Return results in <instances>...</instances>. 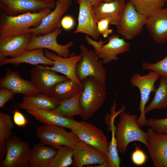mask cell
Listing matches in <instances>:
<instances>
[{
    "mask_svg": "<svg viewBox=\"0 0 167 167\" xmlns=\"http://www.w3.org/2000/svg\"><path fill=\"white\" fill-rule=\"evenodd\" d=\"M56 1V0H55Z\"/></svg>",
    "mask_w": 167,
    "mask_h": 167,
    "instance_id": "f6af8a7d",
    "label": "cell"
},
{
    "mask_svg": "<svg viewBox=\"0 0 167 167\" xmlns=\"http://www.w3.org/2000/svg\"><path fill=\"white\" fill-rule=\"evenodd\" d=\"M14 122L10 114L0 112V161L4 158L6 153V143L12 137Z\"/></svg>",
    "mask_w": 167,
    "mask_h": 167,
    "instance_id": "f1b7e54d",
    "label": "cell"
},
{
    "mask_svg": "<svg viewBox=\"0 0 167 167\" xmlns=\"http://www.w3.org/2000/svg\"><path fill=\"white\" fill-rule=\"evenodd\" d=\"M147 126L154 131L167 135V118L146 119Z\"/></svg>",
    "mask_w": 167,
    "mask_h": 167,
    "instance_id": "e575fe53",
    "label": "cell"
},
{
    "mask_svg": "<svg viewBox=\"0 0 167 167\" xmlns=\"http://www.w3.org/2000/svg\"><path fill=\"white\" fill-rule=\"evenodd\" d=\"M135 149L131 155V159L135 165L140 166L144 164L147 160V156L145 152L135 143Z\"/></svg>",
    "mask_w": 167,
    "mask_h": 167,
    "instance_id": "d590c367",
    "label": "cell"
},
{
    "mask_svg": "<svg viewBox=\"0 0 167 167\" xmlns=\"http://www.w3.org/2000/svg\"><path fill=\"white\" fill-rule=\"evenodd\" d=\"M52 9H46L38 12H28L15 16L1 13L0 15V38L17 36L31 31L36 27Z\"/></svg>",
    "mask_w": 167,
    "mask_h": 167,
    "instance_id": "6da1fadb",
    "label": "cell"
},
{
    "mask_svg": "<svg viewBox=\"0 0 167 167\" xmlns=\"http://www.w3.org/2000/svg\"><path fill=\"white\" fill-rule=\"evenodd\" d=\"M81 82L83 89L80 101L83 113L80 117L84 120H87L103 106L107 94V87L105 84L93 77L86 78Z\"/></svg>",
    "mask_w": 167,
    "mask_h": 167,
    "instance_id": "3957f363",
    "label": "cell"
},
{
    "mask_svg": "<svg viewBox=\"0 0 167 167\" xmlns=\"http://www.w3.org/2000/svg\"><path fill=\"white\" fill-rule=\"evenodd\" d=\"M73 148L63 146L58 149V152L49 167H67L71 165L73 162Z\"/></svg>",
    "mask_w": 167,
    "mask_h": 167,
    "instance_id": "d6a6232c",
    "label": "cell"
},
{
    "mask_svg": "<svg viewBox=\"0 0 167 167\" xmlns=\"http://www.w3.org/2000/svg\"><path fill=\"white\" fill-rule=\"evenodd\" d=\"M113 0H90L91 5L92 6L102 2H109Z\"/></svg>",
    "mask_w": 167,
    "mask_h": 167,
    "instance_id": "b9f144b4",
    "label": "cell"
},
{
    "mask_svg": "<svg viewBox=\"0 0 167 167\" xmlns=\"http://www.w3.org/2000/svg\"><path fill=\"white\" fill-rule=\"evenodd\" d=\"M27 112L36 120L45 125L62 127L72 130L78 124V122L73 118L64 117L50 111L36 109Z\"/></svg>",
    "mask_w": 167,
    "mask_h": 167,
    "instance_id": "cb8c5ba5",
    "label": "cell"
},
{
    "mask_svg": "<svg viewBox=\"0 0 167 167\" xmlns=\"http://www.w3.org/2000/svg\"><path fill=\"white\" fill-rule=\"evenodd\" d=\"M77 2L79 5L78 24L74 33L85 34L97 39L100 35L90 0H77Z\"/></svg>",
    "mask_w": 167,
    "mask_h": 167,
    "instance_id": "e0dca14e",
    "label": "cell"
},
{
    "mask_svg": "<svg viewBox=\"0 0 167 167\" xmlns=\"http://www.w3.org/2000/svg\"><path fill=\"white\" fill-rule=\"evenodd\" d=\"M161 76L156 72L150 71L145 75L136 73L131 78V84L133 86L137 87L140 93V100L138 109L140 113L137 119V123L140 128L147 126L145 108L149 101L151 93L155 92L156 89L155 83Z\"/></svg>",
    "mask_w": 167,
    "mask_h": 167,
    "instance_id": "8992f818",
    "label": "cell"
},
{
    "mask_svg": "<svg viewBox=\"0 0 167 167\" xmlns=\"http://www.w3.org/2000/svg\"><path fill=\"white\" fill-rule=\"evenodd\" d=\"M166 1H167V0H166Z\"/></svg>",
    "mask_w": 167,
    "mask_h": 167,
    "instance_id": "bcb514c9",
    "label": "cell"
},
{
    "mask_svg": "<svg viewBox=\"0 0 167 167\" xmlns=\"http://www.w3.org/2000/svg\"><path fill=\"white\" fill-rule=\"evenodd\" d=\"M66 0H56V1H60V2H63V1H66Z\"/></svg>",
    "mask_w": 167,
    "mask_h": 167,
    "instance_id": "7bdbcfd3",
    "label": "cell"
},
{
    "mask_svg": "<svg viewBox=\"0 0 167 167\" xmlns=\"http://www.w3.org/2000/svg\"><path fill=\"white\" fill-rule=\"evenodd\" d=\"M16 93L13 91L6 88H0V108H2L6 103L12 99Z\"/></svg>",
    "mask_w": 167,
    "mask_h": 167,
    "instance_id": "74e56055",
    "label": "cell"
},
{
    "mask_svg": "<svg viewBox=\"0 0 167 167\" xmlns=\"http://www.w3.org/2000/svg\"><path fill=\"white\" fill-rule=\"evenodd\" d=\"M79 49L82 58L76 67V73L79 79L81 81L86 78L92 76L105 84L106 71L102 60H99L94 50L89 49L84 45L80 44Z\"/></svg>",
    "mask_w": 167,
    "mask_h": 167,
    "instance_id": "277c9868",
    "label": "cell"
},
{
    "mask_svg": "<svg viewBox=\"0 0 167 167\" xmlns=\"http://www.w3.org/2000/svg\"><path fill=\"white\" fill-rule=\"evenodd\" d=\"M143 70L154 71L161 76L167 77V55L162 60L154 63L143 62L141 64Z\"/></svg>",
    "mask_w": 167,
    "mask_h": 167,
    "instance_id": "836d02e7",
    "label": "cell"
},
{
    "mask_svg": "<svg viewBox=\"0 0 167 167\" xmlns=\"http://www.w3.org/2000/svg\"><path fill=\"white\" fill-rule=\"evenodd\" d=\"M140 14L147 17L163 8L166 0H128Z\"/></svg>",
    "mask_w": 167,
    "mask_h": 167,
    "instance_id": "4dcf8cb0",
    "label": "cell"
},
{
    "mask_svg": "<svg viewBox=\"0 0 167 167\" xmlns=\"http://www.w3.org/2000/svg\"><path fill=\"white\" fill-rule=\"evenodd\" d=\"M97 28L99 35H102L105 38H107L113 32L112 29H110V20L108 18H104L96 21Z\"/></svg>",
    "mask_w": 167,
    "mask_h": 167,
    "instance_id": "8d00e7d4",
    "label": "cell"
},
{
    "mask_svg": "<svg viewBox=\"0 0 167 167\" xmlns=\"http://www.w3.org/2000/svg\"><path fill=\"white\" fill-rule=\"evenodd\" d=\"M62 32V29L59 28L54 31L44 35H33L31 41L25 51L38 48L50 49L60 57L66 58L70 55L69 48L73 46V42L70 41L64 45L59 44L57 38Z\"/></svg>",
    "mask_w": 167,
    "mask_h": 167,
    "instance_id": "4fadbf2b",
    "label": "cell"
},
{
    "mask_svg": "<svg viewBox=\"0 0 167 167\" xmlns=\"http://www.w3.org/2000/svg\"><path fill=\"white\" fill-rule=\"evenodd\" d=\"M107 41L108 42L104 44L96 53L104 64L112 61H118V54L125 53L130 49V43L125 41L124 38H120L118 34L109 36Z\"/></svg>",
    "mask_w": 167,
    "mask_h": 167,
    "instance_id": "7402d4cb",
    "label": "cell"
},
{
    "mask_svg": "<svg viewBox=\"0 0 167 167\" xmlns=\"http://www.w3.org/2000/svg\"><path fill=\"white\" fill-rule=\"evenodd\" d=\"M55 0H0L1 13L15 16L28 12H38L46 9H54Z\"/></svg>",
    "mask_w": 167,
    "mask_h": 167,
    "instance_id": "9c48e42d",
    "label": "cell"
},
{
    "mask_svg": "<svg viewBox=\"0 0 167 167\" xmlns=\"http://www.w3.org/2000/svg\"><path fill=\"white\" fill-rule=\"evenodd\" d=\"M13 111V120L14 124L19 127L25 126L28 122L24 115L17 110Z\"/></svg>",
    "mask_w": 167,
    "mask_h": 167,
    "instance_id": "f35d334b",
    "label": "cell"
},
{
    "mask_svg": "<svg viewBox=\"0 0 167 167\" xmlns=\"http://www.w3.org/2000/svg\"><path fill=\"white\" fill-rule=\"evenodd\" d=\"M33 34L31 31L20 35L0 38V60L10 57H18L25 51Z\"/></svg>",
    "mask_w": 167,
    "mask_h": 167,
    "instance_id": "d6986e66",
    "label": "cell"
},
{
    "mask_svg": "<svg viewBox=\"0 0 167 167\" xmlns=\"http://www.w3.org/2000/svg\"><path fill=\"white\" fill-rule=\"evenodd\" d=\"M71 2V0L63 2L56 1L53 10L42 19L38 26L30 28V31L34 35H44L60 28L61 17L69 9Z\"/></svg>",
    "mask_w": 167,
    "mask_h": 167,
    "instance_id": "2e32d148",
    "label": "cell"
},
{
    "mask_svg": "<svg viewBox=\"0 0 167 167\" xmlns=\"http://www.w3.org/2000/svg\"><path fill=\"white\" fill-rule=\"evenodd\" d=\"M125 0L102 2L92 6L96 21L104 18L110 20V25L118 26L124 9Z\"/></svg>",
    "mask_w": 167,
    "mask_h": 167,
    "instance_id": "44dd1931",
    "label": "cell"
},
{
    "mask_svg": "<svg viewBox=\"0 0 167 167\" xmlns=\"http://www.w3.org/2000/svg\"><path fill=\"white\" fill-rule=\"evenodd\" d=\"M145 26L155 42H167V7L161 8L146 17Z\"/></svg>",
    "mask_w": 167,
    "mask_h": 167,
    "instance_id": "ffe728a7",
    "label": "cell"
},
{
    "mask_svg": "<svg viewBox=\"0 0 167 167\" xmlns=\"http://www.w3.org/2000/svg\"><path fill=\"white\" fill-rule=\"evenodd\" d=\"M146 18V17L139 13L132 3L128 1L117 27V33L126 39H134L141 33Z\"/></svg>",
    "mask_w": 167,
    "mask_h": 167,
    "instance_id": "52a82bcc",
    "label": "cell"
},
{
    "mask_svg": "<svg viewBox=\"0 0 167 167\" xmlns=\"http://www.w3.org/2000/svg\"><path fill=\"white\" fill-rule=\"evenodd\" d=\"M0 87L11 90L24 96H34L41 93L31 80L24 79L18 72L10 68L7 69L4 75L0 79Z\"/></svg>",
    "mask_w": 167,
    "mask_h": 167,
    "instance_id": "ac0fdd59",
    "label": "cell"
},
{
    "mask_svg": "<svg viewBox=\"0 0 167 167\" xmlns=\"http://www.w3.org/2000/svg\"><path fill=\"white\" fill-rule=\"evenodd\" d=\"M75 22L74 18L71 15L65 16L61 19V27L67 31L71 29L74 27Z\"/></svg>",
    "mask_w": 167,
    "mask_h": 167,
    "instance_id": "ab89813d",
    "label": "cell"
},
{
    "mask_svg": "<svg viewBox=\"0 0 167 167\" xmlns=\"http://www.w3.org/2000/svg\"><path fill=\"white\" fill-rule=\"evenodd\" d=\"M58 152L53 146L41 142L34 145L28 161L30 167H49Z\"/></svg>",
    "mask_w": 167,
    "mask_h": 167,
    "instance_id": "d4e9b609",
    "label": "cell"
},
{
    "mask_svg": "<svg viewBox=\"0 0 167 167\" xmlns=\"http://www.w3.org/2000/svg\"><path fill=\"white\" fill-rule=\"evenodd\" d=\"M44 50L45 55L54 61V63L53 66H51L41 65L43 67L62 74L70 79L82 85L76 73V65L82 58L81 54L77 55L72 53H70L68 57L65 58L60 57L54 52L49 51L46 49H44Z\"/></svg>",
    "mask_w": 167,
    "mask_h": 167,
    "instance_id": "5bb4252c",
    "label": "cell"
},
{
    "mask_svg": "<svg viewBox=\"0 0 167 167\" xmlns=\"http://www.w3.org/2000/svg\"><path fill=\"white\" fill-rule=\"evenodd\" d=\"M83 89V85L69 79L55 85L52 91L51 96L60 103L82 92Z\"/></svg>",
    "mask_w": 167,
    "mask_h": 167,
    "instance_id": "4316f807",
    "label": "cell"
},
{
    "mask_svg": "<svg viewBox=\"0 0 167 167\" xmlns=\"http://www.w3.org/2000/svg\"><path fill=\"white\" fill-rule=\"evenodd\" d=\"M31 81L42 93L51 96L53 88L56 84L69 79L56 72L44 68L41 65L32 67L30 70Z\"/></svg>",
    "mask_w": 167,
    "mask_h": 167,
    "instance_id": "7c38bea8",
    "label": "cell"
},
{
    "mask_svg": "<svg viewBox=\"0 0 167 167\" xmlns=\"http://www.w3.org/2000/svg\"><path fill=\"white\" fill-rule=\"evenodd\" d=\"M138 116L130 114L124 111L119 114V119L115 130V135L118 152L125 153L128 145L132 142L138 141L148 146L147 132L141 129L137 123Z\"/></svg>",
    "mask_w": 167,
    "mask_h": 167,
    "instance_id": "7a4b0ae2",
    "label": "cell"
},
{
    "mask_svg": "<svg viewBox=\"0 0 167 167\" xmlns=\"http://www.w3.org/2000/svg\"><path fill=\"white\" fill-rule=\"evenodd\" d=\"M80 140L97 149L107 156L109 143L103 131L89 122H78L77 126L71 130Z\"/></svg>",
    "mask_w": 167,
    "mask_h": 167,
    "instance_id": "30bf717a",
    "label": "cell"
},
{
    "mask_svg": "<svg viewBox=\"0 0 167 167\" xmlns=\"http://www.w3.org/2000/svg\"><path fill=\"white\" fill-rule=\"evenodd\" d=\"M155 92L151 102L145 107L146 114L153 109L167 108V77L161 76L159 86Z\"/></svg>",
    "mask_w": 167,
    "mask_h": 167,
    "instance_id": "f546056e",
    "label": "cell"
},
{
    "mask_svg": "<svg viewBox=\"0 0 167 167\" xmlns=\"http://www.w3.org/2000/svg\"><path fill=\"white\" fill-rule=\"evenodd\" d=\"M117 115L114 114L111 117L109 122L110 130L111 131V139L109 143L108 152L107 155L108 163L109 167H119L121 163V159L118 155L117 143L115 135L116 126L114 124V121Z\"/></svg>",
    "mask_w": 167,
    "mask_h": 167,
    "instance_id": "1f68e13d",
    "label": "cell"
},
{
    "mask_svg": "<svg viewBox=\"0 0 167 167\" xmlns=\"http://www.w3.org/2000/svg\"></svg>",
    "mask_w": 167,
    "mask_h": 167,
    "instance_id": "ee69618b",
    "label": "cell"
},
{
    "mask_svg": "<svg viewBox=\"0 0 167 167\" xmlns=\"http://www.w3.org/2000/svg\"><path fill=\"white\" fill-rule=\"evenodd\" d=\"M97 164L98 167H109L107 156L80 140L73 148V167Z\"/></svg>",
    "mask_w": 167,
    "mask_h": 167,
    "instance_id": "8fae6325",
    "label": "cell"
},
{
    "mask_svg": "<svg viewBox=\"0 0 167 167\" xmlns=\"http://www.w3.org/2000/svg\"><path fill=\"white\" fill-rule=\"evenodd\" d=\"M85 39L88 44L92 45L94 48V51L96 53L102 47L104 43L106 41L100 40L98 41L93 40L89 36L86 35Z\"/></svg>",
    "mask_w": 167,
    "mask_h": 167,
    "instance_id": "60d3db41",
    "label": "cell"
},
{
    "mask_svg": "<svg viewBox=\"0 0 167 167\" xmlns=\"http://www.w3.org/2000/svg\"><path fill=\"white\" fill-rule=\"evenodd\" d=\"M32 149L28 143L16 136L6 143V153L0 163L1 167H28Z\"/></svg>",
    "mask_w": 167,
    "mask_h": 167,
    "instance_id": "ba28073f",
    "label": "cell"
},
{
    "mask_svg": "<svg viewBox=\"0 0 167 167\" xmlns=\"http://www.w3.org/2000/svg\"><path fill=\"white\" fill-rule=\"evenodd\" d=\"M81 93L75 94L70 99L60 102L57 108L50 111L71 118H73L74 117L77 115L81 116L83 113L80 101Z\"/></svg>",
    "mask_w": 167,
    "mask_h": 167,
    "instance_id": "83f0119b",
    "label": "cell"
},
{
    "mask_svg": "<svg viewBox=\"0 0 167 167\" xmlns=\"http://www.w3.org/2000/svg\"><path fill=\"white\" fill-rule=\"evenodd\" d=\"M147 147L155 167H167V135L157 133L148 127Z\"/></svg>",
    "mask_w": 167,
    "mask_h": 167,
    "instance_id": "9a60e30c",
    "label": "cell"
},
{
    "mask_svg": "<svg viewBox=\"0 0 167 167\" xmlns=\"http://www.w3.org/2000/svg\"><path fill=\"white\" fill-rule=\"evenodd\" d=\"M59 104L52 96L41 93L34 96H24L18 105L27 111L36 109L51 111L57 108Z\"/></svg>",
    "mask_w": 167,
    "mask_h": 167,
    "instance_id": "484cf974",
    "label": "cell"
},
{
    "mask_svg": "<svg viewBox=\"0 0 167 167\" xmlns=\"http://www.w3.org/2000/svg\"><path fill=\"white\" fill-rule=\"evenodd\" d=\"M24 63L35 65L43 64L52 66L54 65V62L48 58L45 55L44 49L40 48L25 51L17 57L6 58L0 60V66L8 64L17 66Z\"/></svg>",
    "mask_w": 167,
    "mask_h": 167,
    "instance_id": "603a6c76",
    "label": "cell"
},
{
    "mask_svg": "<svg viewBox=\"0 0 167 167\" xmlns=\"http://www.w3.org/2000/svg\"><path fill=\"white\" fill-rule=\"evenodd\" d=\"M36 135L41 142L57 149L63 146L73 148L80 141L72 131L67 132L64 127L55 126L45 125L37 126Z\"/></svg>",
    "mask_w": 167,
    "mask_h": 167,
    "instance_id": "5b68a950",
    "label": "cell"
}]
</instances>
